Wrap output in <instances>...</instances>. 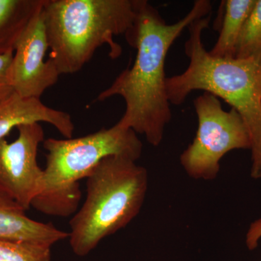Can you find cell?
Listing matches in <instances>:
<instances>
[{"mask_svg":"<svg viewBox=\"0 0 261 261\" xmlns=\"http://www.w3.org/2000/svg\"><path fill=\"white\" fill-rule=\"evenodd\" d=\"M211 13L210 1L197 0L184 18L167 24L159 10L146 0H140L135 27L126 38L137 50L135 62L95 99L102 102L115 96L123 98L126 108L118 126L145 136L153 147L162 143L165 130L172 118L166 87V56L190 23Z\"/></svg>","mask_w":261,"mask_h":261,"instance_id":"cell-1","label":"cell"},{"mask_svg":"<svg viewBox=\"0 0 261 261\" xmlns=\"http://www.w3.org/2000/svg\"><path fill=\"white\" fill-rule=\"evenodd\" d=\"M211 13L197 19L187 29L185 53L190 60L183 73L166 79L171 105L180 106L194 91L221 98L236 110L246 125L251 141V176L261 178V56L246 59L211 56L202 42Z\"/></svg>","mask_w":261,"mask_h":261,"instance_id":"cell-2","label":"cell"},{"mask_svg":"<svg viewBox=\"0 0 261 261\" xmlns=\"http://www.w3.org/2000/svg\"><path fill=\"white\" fill-rule=\"evenodd\" d=\"M139 4L140 0H46L42 13L49 59L60 74L80 71L105 44L113 59L121 56L114 37L129 35Z\"/></svg>","mask_w":261,"mask_h":261,"instance_id":"cell-3","label":"cell"},{"mask_svg":"<svg viewBox=\"0 0 261 261\" xmlns=\"http://www.w3.org/2000/svg\"><path fill=\"white\" fill-rule=\"evenodd\" d=\"M87 179L86 200L70 220L68 233L72 250L80 257L137 217L148 187L147 169L119 155L102 160Z\"/></svg>","mask_w":261,"mask_h":261,"instance_id":"cell-4","label":"cell"},{"mask_svg":"<svg viewBox=\"0 0 261 261\" xmlns=\"http://www.w3.org/2000/svg\"><path fill=\"white\" fill-rule=\"evenodd\" d=\"M47 150L42 191L33 200V207L49 216L67 217L80 205L82 191L79 181L108 156L119 155L137 162L142 155L137 134L118 124L77 138L43 142Z\"/></svg>","mask_w":261,"mask_h":261,"instance_id":"cell-5","label":"cell"},{"mask_svg":"<svg viewBox=\"0 0 261 261\" xmlns=\"http://www.w3.org/2000/svg\"><path fill=\"white\" fill-rule=\"evenodd\" d=\"M198 127L192 143L180 156V163L190 177L211 181L217 177L220 161L234 149H250L251 141L238 111L223 109L219 99L203 92L194 100Z\"/></svg>","mask_w":261,"mask_h":261,"instance_id":"cell-6","label":"cell"},{"mask_svg":"<svg viewBox=\"0 0 261 261\" xmlns=\"http://www.w3.org/2000/svg\"><path fill=\"white\" fill-rule=\"evenodd\" d=\"M16 140H0V192L27 211L42 188L44 170L37 162L39 146L44 132L40 123L17 127Z\"/></svg>","mask_w":261,"mask_h":261,"instance_id":"cell-7","label":"cell"},{"mask_svg":"<svg viewBox=\"0 0 261 261\" xmlns=\"http://www.w3.org/2000/svg\"><path fill=\"white\" fill-rule=\"evenodd\" d=\"M42 10L31 20L15 48L10 80L20 97L41 99L61 75L56 64L45 60L49 44Z\"/></svg>","mask_w":261,"mask_h":261,"instance_id":"cell-8","label":"cell"},{"mask_svg":"<svg viewBox=\"0 0 261 261\" xmlns=\"http://www.w3.org/2000/svg\"><path fill=\"white\" fill-rule=\"evenodd\" d=\"M42 122L54 126L65 138L73 137L75 125L70 113L49 107L41 99L14 93L0 102V140L20 125Z\"/></svg>","mask_w":261,"mask_h":261,"instance_id":"cell-9","label":"cell"},{"mask_svg":"<svg viewBox=\"0 0 261 261\" xmlns=\"http://www.w3.org/2000/svg\"><path fill=\"white\" fill-rule=\"evenodd\" d=\"M69 234L51 223L39 222L25 215L14 200L0 192V239L53 246Z\"/></svg>","mask_w":261,"mask_h":261,"instance_id":"cell-10","label":"cell"},{"mask_svg":"<svg viewBox=\"0 0 261 261\" xmlns=\"http://www.w3.org/2000/svg\"><path fill=\"white\" fill-rule=\"evenodd\" d=\"M46 0H0V55L15 51L19 39Z\"/></svg>","mask_w":261,"mask_h":261,"instance_id":"cell-11","label":"cell"},{"mask_svg":"<svg viewBox=\"0 0 261 261\" xmlns=\"http://www.w3.org/2000/svg\"><path fill=\"white\" fill-rule=\"evenodd\" d=\"M256 0L224 1V13L217 42L209 53L216 58H234L235 49L247 17Z\"/></svg>","mask_w":261,"mask_h":261,"instance_id":"cell-12","label":"cell"},{"mask_svg":"<svg viewBox=\"0 0 261 261\" xmlns=\"http://www.w3.org/2000/svg\"><path fill=\"white\" fill-rule=\"evenodd\" d=\"M261 56V0L255 5L244 24L239 37L234 58L246 59Z\"/></svg>","mask_w":261,"mask_h":261,"instance_id":"cell-13","label":"cell"},{"mask_svg":"<svg viewBox=\"0 0 261 261\" xmlns=\"http://www.w3.org/2000/svg\"><path fill=\"white\" fill-rule=\"evenodd\" d=\"M0 261H51V247L0 239Z\"/></svg>","mask_w":261,"mask_h":261,"instance_id":"cell-14","label":"cell"},{"mask_svg":"<svg viewBox=\"0 0 261 261\" xmlns=\"http://www.w3.org/2000/svg\"><path fill=\"white\" fill-rule=\"evenodd\" d=\"M13 55L14 51L0 55V102L15 93L10 75Z\"/></svg>","mask_w":261,"mask_h":261,"instance_id":"cell-15","label":"cell"},{"mask_svg":"<svg viewBox=\"0 0 261 261\" xmlns=\"http://www.w3.org/2000/svg\"><path fill=\"white\" fill-rule=\"evenodd\" d=\"M261 238V219L250 225L247 233L246 241L252 247H257Z\"/></svg>","mask_w":261,"mask_h":261,"instance_id":"cell-16","label":"cell"}]
</instances>
